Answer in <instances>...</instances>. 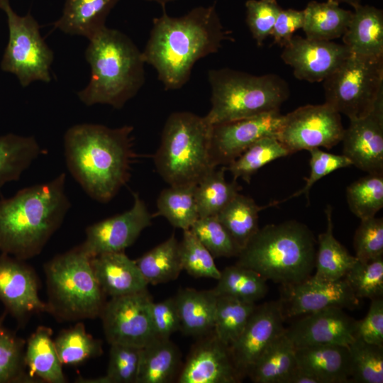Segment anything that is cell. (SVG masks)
<instances>
[{
    "mask_svg": "<svg viewBox=\"0 0 383 383\" xmlns=\"http://www.w3.org/2000/svg\"><path fill=\"white\" fill-rule=\"evenodd\" d=\"M283 383H321V382L313 374L296 366L285 378Z\"/></svg>",
    "mask_w": 383,
    "mask_h": 383,
    "instance_id": "cell-54",
    "label": "cell"
},
{
    "mask_svg": "<svg viewBox=\"0 0 383 383\" xmlns=\"http://www.w3.org/2000/svg\"><path fill=\"white\" fill-rule=\"evenodd\" d=\"M341 142L352 165L368 174H383V94L367 115L350 120Z\"/></svg>",
    "mask_w": 383,
    "mask_h": 383,
    "instance_id": "cell-18",
    "label": "cell"
},
{
    "mask_svg": "<svg viewBox=\"0 0 383 383\" xmlns=\"http://www.w3.org/2000/svg\"><path fill=\"white\" fill-rule=\"evenodd\" d=\"M126 211L95 223L86 229V239L79 246L91 258L101 254L124 252L152 223V216L138 193Z\"/></svg>",
    "mask_w": 383,
    "mask_h": 383,
    "instance_id": "cell-13",
    "label": "cell"
},
{
    "mask_svg": "<svg viewBox=\"0 0 383 383\" xmlns=\"http://www.w3.org/2000/svg\"><path fill=\"white\" fill-rule=\"evenodd\" d=\"M143 348L111 344L106 374L95 379H81L87 383H136Z\"/></svg>",
    "mask_w": 383,
    "mask_h": 383,
    "instance_id": "cell-43",
    "label": "cell"
},
{
    "mask_svg": "<svg viewBox=\"0 0 383 383\" xmlns=\"http://www.w3.org/2000/svg\"><path fill=\"white\" fill-rule=\"evenodd\" d=\"M196 184L170 185L157 199V214L165 218L174 228L189 230L199 218L196 198Z\"/></svg>",
    "mask_w": 383,
    "mask_h": 383,
    "instance_id": "cell-35",
    "label": "cell"
},
{
    "mask_svg": "<svg viewBox=\"0 0 383 383\" xmlns=\"http://www.w3.org/2000/svg\"><path fill=\"white\" fill-rule=\"evenodd\" d=\"M256 307L255 303L218 296L213 331L229 347L238 338Z\"/></svg>",
    "mask_w": 383,
    "mask_h": 383,
    "instance_id": "cell-38",
    "label": "cell"
},
{
    "mask_svg": "<svg viewBox=\"0 0 383 383\" xmlns=\"http://www.w3.org/2000/svg\"><path fill=\"white\" fill-rule=\"evenodd\" d=\"M118 0H66L62 16L54 26L63 33L90 40L104 27Z\"/></svg>",
    "mask_w": 383,
    "mask_h": 383,
    "instance_id": "cell-26",
    "label": "cell"
},
{
    "mask_svg": "<svg viewBox=\"0 0 383 383\" xmlns=\"http://www.w3.org/2000/svg\"><path fill=\"white\" fill-rule=\"evenodd\" d=\"M89 40L85 58L91 77L77 96L88 106L100 104L121 109L145 83L142 52L126 34L106 26Z\"/></svg>",
    "mask_w": 383,
    "mask_h": 383,
    "instance_id": "cell-4",
    "label": "cell"
},
{
    "mask_svg": "<svg viewBox=\"0 0 383 383\" xmlns=\"http://www.w3.org/2000/svg\"><path fill=\"white\" fill-rule=\"evenodd\" d=\"M217 280L213 289L217 296H229L255 303L268 292L265 279L255 271L238 265L225 267Z\"/></svg>",
    "mask_w": 383,
    "mask_h": 383,
    "instance_id": "cell-37",
    "label": "cell"
},
{
    "mask_svg": "<svg viewBox=\"0 0 383 383\" xmlns=\"http://www.w3.org/2000/svg\"><path fill=\"white\" fill-rule=\"evenodd\" d=\"M41 153L33 136L8 133L0 136V188L18 180Z\"/></svg>",
    "mask_w": 383,
    "mask_h": 383,
    "instance_id": "cell-33",
    "label": "cell"
},
{
    "mask_svg": "<svg viewBox=\"0 0 383 383\" xmlns=\"http://www.w3.org/2000/svg\"><path fill=\"white\" fill-rule=\"evenodd\" d=\"M282 287L279 300L285 318L331 307L354 309L360 304V299L343 278L326 281L311 275L299 283Z\"/></svg>",
    "mask_w": 383,
    "mask_h": 383,
    "instance_id": "cell-16",
    "label": "cell"
},
{
    "mask_svg": "<svg viewBox=\"0 0 383 383\" xmlns=\"http://www.w3.org/2000/svg\"><path fill=\"white\" fill-rule=\"evenodd\" d=\"M304 23V10L282 9L276 18L270 34L273 38V43L283 47L294 36L295 31L302 29Z\"/></svg>",
    "mask_w": 383,
    "mask_h": 383,
    "instance_id": "cell-53",
    "label": "cell"
},
{
    "mask_svg": "<svg viewBox=\"0 0 383 383\" xmlns=\"http://www.w3.org/2000/svg\"><path fill=\"white\" fill-rule=\"evenodd\" d=\"M304 11L306 38L321 40L342 38L353 16V11L341 8L335 0L311 1Z\"/></svg>",
    "mask_w": 383,
    "mask_h": 383,
    "instance_id": "cell-28",
    "label": "cell"
},
{
    "mask_svg": "<svg viewBox=\"0 0 383 383\" xmlns=\"http://www.w3.org/2000/svg\"><path fill=\"white\" fill-rule=\"evenodd\" d=\"M189 230L214 257L238 256L240 251L216 216L199 218Z\"/></svg>",
    "mask_w": 383,
    "mask_h": 383,
    "instance_id": "cell-46",
    "label": "cell"
},
{
    "mask_svg": "<svg viewBox=\"0 0 383 383\" xmlns=\"http://www.w3.org/2000/svg\"><path fill=\"white\" fill-rule=\"evenodd\" d=\"M51 329L40 326L28 340L24 354V363L31 374L50 383L66 382L55 343L51 338Z\"/></svg>",
    "mask_w": 383,
    "mask_h": 383,
    "instance_id": "cell-31",
    "label": "cell"
},
{
    "mask_svg": "<svg viewBox=\"0 0 383 383\" xmlns=\"http://www.w3.org/2000/svg\"><path fill=\"white\" fill-rule=\"evenodd\" d=\"M180 359L178 348L170 338H154L143 348L136 383L170 382Z\"/></svg>",
    "mask_w": 383,
    "mask_h": 383,
    "instance_id": "cell-29",
    "label": "cell"
},
{
    "mask_svg": "<svg viewBox=\"0 0 383 383\" xmlns=\"http://www.w3.org/2000/svg\"><path fill=\"white\" fill-rule=\"evenodd\" d=\"M54 343L62 365H76L102 353L101 342L88 334L82 323L62 331Z\"/></svg>",
    "mask_w": 383,
    "mask_h": 383,
    "instance_id": "cell-42",
    "label": "cell"
},
{
    "mask_svg": "<svg viewBox=\"0 0 383 383\" xmlns=\"http://www.w3.org/2000/svg\"><path fill=\"white\" fill-rule=\"evenodd\" d=\"M296 366L295 346L284 331L264 351L248 375L255 383H283Z\"/></svg>",
    "mask_w": 383,
    "mask_h": 383,
    "instance_id": "cell-30",
    "label": "cell"
},
{
    "mask_svg": "<svg viewBox=\"0 0 383 383\" xmlns=\"http://www.w3.org/2000/svg\"><path fill=\"white\" fill-rule=\"evenodd\" d=\"M316 243L312 231L297 221L268 224L240 250L235 265L282 286L295 284L311 275Z\"/></svg>",
    "mask_w": 383,
    "mask_h": 383,
    "instance_id": "cell-5",
    "label": "cell"
},
{
    "mask_svg": "<svg viewBox=\"0 0 383 383\" xmlns=\"http://www.w3.org/2000/svg\"><path fill=\"white\" fill-rule=\"evenodd\" d=\"M246 23L258 46L270 36L276 18L282 9L277 0H248Z\"/></svg>",
    "mask_w": 383,
    "mask_h": 383,
    "instance_id": "cell-47",
    "label": "cell"
},
{
    "mask_svg": "<svg viewBox=\"0 0 383 383\" xmlns=\"http://www.w3.org/2000/svg\"><path fill=\"white\" fill-rule=\"evenodd\" d=\"M20 260L4 252L0 256V299L18 318L48 311L39 298L35 273Z\"/></svg>",
    "mask_w": 383,
    "mask_h": 383,
    "instance_id": "cell-21",
    "label": "cell"
},
{
    "mask_svg": "<svg viewBox=\"0 0 383 383\" xmlns=\"http://www.w3.org/2000/svg\"><path fill=\"white\" fill-rule=\"evenodd\" d=\"M296 365L318 379L321 383L350 382L348 347L317 344L295 347Z\"/></svg>",
    "mask_w": 383,
    "mask_h": 383,
    "instance_id": "cell-23",
    "label": "cell"
},
{
    "mask_svg": "<svg viewBox=\"0 0 383 383\" xmlns=\"http://www.w3.org/2000/svg\"><path fill=\"white\" fill-rule=\"evenodd\" d=\"M212 127L192 112L169 116L154 155L157 172L169 185L196 184L216 168L210 152Z\"/></svg>",
    "mask_w": 383,
    "mask_h": 383,
    "instance_id": "cell-6",
    "label": "cell"
},
{
    "mask_svg": "<svg viewBox=\"0 0 383 383\" xmlns=\"http://www.w3.org/2000/svg\"><path fill=\"white\" fill-rule=\"evenodd\" d=\"M280 300L256 306L238 338L230 346L234 365L243 378L270 344L285 331Z\"/></svg>",
    "mask_w": 383,
    "mask_h": 383,
    "instance_id": "cell-15",
    "label": "cell"
},
{
    "mask_svg": "<svg viewBox=\"0 0 383 383\" xmlns=\"http://www.w3.org/2000/svg\"><path fill=\"white\" fill-rule=\"evenodd\" d=\"M147 1H155L156 3L161 4L162 6H165L167 3L172 2L177 0H147Z\"/></svg>",
    "mask_w": 383,
    "mask_h": 383,
    "instance_id": "cell-56",
    "label": "cell"
},
{
    "mask_svg": "<svg viewBox=\"0 0 383 383\" xmlns=\"http://www.w3.org/2000/svg\"><path fill=\"white\" fill-rule=\"evenodd\" d=\"M179 253L182 269L191 276L215 279L220 277L221 270L214 257L189 229L183 231Z\"/></svg>",
    "mask_w": 383,
    "mask_h": 383,
    "instance_id": "cell-44",
    "label": "cell"
},
{
    "mask_svg": "<svg viewBox=\"0 0 383 383\" xmlns=\"http://www.w3.org/2000/svg\"><path fill=\"white\" fill-rule=\"evenodd\" d=\"M360 221L353 239L355 257L362 262L383 257V219L374 216Z\"/></svg>",
    "mask_w": 383,
    "mask_h": 383,
    "instance_id": "cell-48",
    "label": "cell"
},
{
    "mask_svg": "<svg viewBox=\"0 0 383 383\" xmlns=\"http://www.w3.org/2000/svg\"><path fill=\"white\" fill-rule=\"evenodd\" d=\"M283 121L284 115L274 111L213 125L210 146L213 165L227 167L260 138L277 137Z\"/></svg>",
    "mask_w": 383,
    "mask_h": 383,
    "instance_id": "cell-14",
    "label": "cell"
},
{
    "mask_svg": "<svg viewBox=\"0 0 383 383\" xmlns=\"http://www.w3.org/2000/svg\"><path fill=\"white\" fill-rule=\"evenodd\" d=\"M150 316L155 338H170L180 328L179 318L174 298L150 304Z\"/></svg>",
    "mask_w": 383,
    "mask_h": 383,
    "instance_id": "cell-51",
    "label": "cell"
},
{
    "mask_svg": "<svg viewBox=\"0 0 383 383\" xmlns=\"http://www.w3.org/2000/svg\"><path fill=\"white\" fill-rule=\"evenodd\" d=\"M135 261L148 284L174 280L183 270L179 242L174 234Z\"/></svg>",
    "mask_w": 383,
    "mask_h": 383,
    "instance_id": "cell-32",
    "label": "cell"
},
{
    "mask_svg": "<svg viewBox=\"0 0 383 383\" xmlns=\"http://www.w3.org/2000/svg\"><path fill=\"white\" fill-rule=\"evenodd\" d=\"M66 175L0 200V250L19 260L38 255L60 227L71 204Z\"/></svg>",
    "mask_w": 383,
    "mask_h": 383,
    "instance_id": "cell-3",
    "label": "cell"
},
{
    "mask_svg": "<svg viewBox=\"0 0 383 383\" xmlns=\"http://www.w3.org/2000/svg\"><path fill=\"white\" fill-rule=\"evenodd\" d=\"M355 338L366 343L383 346V299L371 300L367 315L357 321Z\"/></svg>",
    "mask_w": 383,
    "mask_h": 383,
    "instance_id": "cell-52",
    "label": "cell"
},
{
    "mask_svg": "<svg viewBox=\"0 0 383 383\" xmlns=\"http://www.w3.org/2000/svg\"><path fill=\"white\" fill-rule=\"evenodd\" d=\"M214 5L198 6L179 17L165 11L155 18L142 51L167 90L182 88L200 59L216 53L228 39Z\"/></svg>",
    "mask_w": 383,
    "mask_h": 383,
    "instance_id": "cell-1",
    "label": "cell"
},
{
    "mask_svg": "<svg viewBox=\"0 0 383 383\" xmlns=\"http://www.w3.org/2000/svg\"><path fill=\"white\" fill-rule=\"evenodd\" d=\"M289 155V152L277 137L267 136L249 146L226 170L231 173L233 180L241 178L250 183L252 176L261 167Z\"/></svg>",
    "mask_w": 383,
    "mask_h": 383,
    "instance_id": "cell-39",
    "label": "cell"
},
{
    "mask_svg": "<svg viewBox=\"0 0 383 383\" xmlns=\"http://www.w3.org/2000/svg\"><path fill=\"white\" fill-rule=\"evenodd\" d=\"M151 301L147 290L111 297L100 314L108 343L143 348L155 338L150 316Z\"/></svg>",
    "mask_w": 383,
    "mask_h": 383,
    "instance_id": "cell-12",
    "label": "cell"
},
{
    "mask_svg": "<svg viewBox=\"0 0 383 383\" xmlns=\"http://www.w3.org/2000/svg\"><path fill=\"white\" fill-rule=\"evenodd\" d=\"M90 261L104 294L116 297L147 290L148 284L135 261L124 252L101 254L90 258Z\"/></svg>",
    "mask_w": 383,
    "mask_h": 383,
    "instance_id": "cell-22",
    "label": "cell"
},
{
    "mask_svg": "<svg viewBox=\"0 0 383 383\" xmlns=\"http://www.w3.org/2000/svg\"><path fill=\"white\" fill-rule=\"evenodd\" d=\"M310 152V174L306 179L304 187L289 196L281 201H273L274 206L289 199L305 194L309 199V193L313 185L323 177L331 172L352 165L350 160L343 155H335L324 152L319 148L308 150Z\"/></svg>",
    "mask_w": 383,
    "mask_h": 383,
    "instance_id": "cell-49",
    "label": "cell"
},
{
    "mask_svg": "<svg viewBox=\"0 0 383 383\" xmlns=\"http://www.w3.org/2000/svg\"><path fill=\"white\" fill-rule=\"evenodd\" d=\"M49 302L48 311L65 320L100 316L102 292L90 257L79 246L54 257L45 266Z\"/></svg>",
    "mask_w": 383,
    "mask_h": 383,
    "instance_id": "cell-8",
    "label": "cell"
},
{
    "mask_svg": "<svg viewBox=\"0 0 383 383\" xmlns=\"http://www.w3.org/2000/svg\"><path fill=\"white\" fill-rule=\"evenodd\" d=\"M341 116L331 106L307 104L284 115L277 139L290 154L302 150L331 149L341 142Z\"/></svg>",
    "mask_w": 383,
    "mask_h": 383,
    "instance_id": "cell-11",
    "label": "cell"
},
{
    "mask_svg": "<svg viewBox=\"0 0 383 383\" xmlns=\"http://www.w3.org/2000/svg\"><path fill=\"white\" fill-rule=\"evenodd\" d=\"M133 127L111 128L96 123L70 127L64 135L69 172L93 199L107 203L130 177Z\"/></svg>",
    "mask_w": 383,
    "mask_h": 383,
    "instance_id": "cell-2",
    "label": "cell"
},
{
    "mask_svg": "<svg viewBox=\"0 0 383 383\" xmlns=\"http://www.w3.org/2000/svg\"><path fill=\"white\" fill-rule=\"evenodd\" d=\"M282 61L293 69L299 80L324 81L350 55L343 44L294 35L283 47Z\"/></svg>",
    "mask_w": 383,
    "mask_h": 383,
    "instance_id": "cell-17",
    "label": "cell"
},
{
    "mask_svg": "<svg viewBox=\"0 0 383 383\" xmlns=\"http://www.w3.org/2000/svg\"><path fill=\"white\" fill-rule=\"evenodd\" d=\"M323 87L324 103L350 120L363 117L383 94V57L351 53Z\"/></svg>",
    "mask_w": 383,
    "mask_h": 383,
    "instance_id": "cell-9",
    "label": "cell"
},
{
    "mask_svg": "<svg viewBox=\"0 0 383 383\" xmlns=\"http://www.w3.org/2000/svg\"><path fill=\"white\" fill-rule=\"evenodd\" d=\"M226 170L225 166L217 167L196 184L199 218L217 216L241 189L236 180L226 181Z\"/></svg>",
    "mask_w": 383,
    "mask_h": 383,
    "instance_id": "cell-36",
    "label": "cell"
},
{
    "mask_svg": "<svg viewBox=\"0 0 383 383\" xmlns=\"http://www.w3.org/2000/svg\"><path fill=\"white\" fill-rule=\"evenodd\" d=\"M7 17L9 40L1 69L14 74L23 87L35 81L48 83L54 53L40 35V26L30 15H18L9 0H0Z\"/></svg>",
    "mask_w": 383,
    "mask_h": 383,
    "instance_id": "cell-10",
    "label": "cell"
},
{
    "mask_svg": "<svg viewBox=\"0 0 383 383\" xmlns=\"http://www.w3.org/2000/svg\"><path fill=\"white\" fill-rule=\"evenodd\" d=\"M343 279L360 299L383 296V257L362 262L357 260Z\"/></svg>",
    "mask_w": 383,
    "mask_h": 383,
    "instance_id": "cell-45",
    "label": "cell"
},
{
    "mask_svg": "<svg viewBox=\"0 0 383 383\" xmlns=\"http://www.w3.org/2000/svg\"><path fill=\"white\" fill-rule=\"evenodd\" d=\"M338 2H345L348 4H349L350 6H353V9L357 7L358 6H360L361 4H360V1L361 0H335Z\"/></svg>",
    "mask_w": 383,
    "mask_h": 383,
    "instance_id": "cell-55",
    "label": "cell"
},
{
    "mask_svg": "<svg viewBox=\"0 0 383 383\" xmlns=\"http://www.w3.org/2000/svg\"><path fill=\"white\" fill-rule=\"evenodd\" d=\"M208 81L211 106L204 116L212 126L279 111L290 94L287 82L275 74L213 69L208 71Z\"/></svg>",
    "mask_w": 383,
    "mask_h": 383,
    "instance_id": "cell-7",
    "label": "cell"
},
{
    "mask_svg": "<svg viewBox=\"0 0 383 383\" xmlns=\"http://www.w3.org/2000/svg\"><path fill=\"white\" fill-rule=\"evenodd\" d=\"M325 213L327 227L318 237L316 272L313 277L320 280L334 281L343 278L357 259L334 237L331 205L326 206Z\"/></svg>",
    "mask_w": 383,
    "mask_h": 383,
    "instance_id": "cell-27",
    "label": "cell"
},
{
    "mask_svg": "<svg viewBox=\"0 0 383 383\" xmlns=\"http://www.w3.org/2000/svg\"><path fill=\"white\" fill-rule=\"evenodd\" d=\"M182 367L179 383H235L241 380L230 350L213 333L199 337Z\"/></svg>",
    "mask_w": 383,
    "mask_h": 383,
    "instance_id": "cell-19",
    "label": "cell"
},
{
    "mask_svg": "<svg viewBox=\"0 0 383 383\" xmlns=\"http://www.w3.org/2000/svg\"><path fill=\"white\" fill-rule=\"evenodd\" d=\"M350 211L360 220L374 217L383 207V174H368L346 189Z\"/></svg>",
    "mask_w": 383,
    "mask_h": 383,
    "instance_id": "cell-40",
    "label": "cell"
},
{
    "mask_svg": "<svg viewBox=\"0 0 383 383\" xmlns=\"http://www.w3.org/2000/svg\"><path fill=\"white\" fill-rule=\"evenodd\" d=\"M270 206H259L252 198L238 193L216 216L241 250L260 228L259 212Z\"/></svg>",
    "mask_w": 383,
    "mask_h": 383,
    "instance_id": "cell-34",
    "label": "cell"
},
{
    "mask_svg": "<svg viewBox=\"0 0 383 383\" xmlns=\"http://www.w3.org/2000/svg\"><path fill=\"white\" fill-rule=\"evenodd\" d=\"M352 54L372 57H383V11L374 6L360 5L342 36Z\"/></svg>",
    "mask_w": 383,
    "mask_h": 383,
    "instance_id": "cell-24",
    "label": "cell"
},
{
    "mask_svg": "<svg viewBox=\"0 0 383 383\" xmlns=\"http://www.w3.org/2000/svg\"><path fill=\"white\" fill-rule=\"evenodd\" d=\"M23 342L0 325V382L23 377Z\"/></svg>",
    "mask_w": 383,
    "mask_h": 383,
    "instance_id": "cell-50",
    "label": "cell"
},
{
    "mask_svg": "<svg viewBox=\"0 0 383 383\" xmlns=\"http://www.w3.org/2000/svg\"><path fill=\"white\" fill-rule=\"evenodd\" d=\"M185 335L201 337L211 332L218 296L213 289H181L173 297Z\"/></svg>",
    "mask_w": 383,
    "mask_h": 383,
    "instance_id": "cell-25",
    "label": "cell"
},
{
    "mask_svg": "<svg viewBox=\"0 0 383 383\" xmlns=\"http://www.w3.org/2000/svg\"><path fill=\"white\" fill-rule=\"evenodd\" d=\"M357 320L331 307L304 316L285 330L295 347L317 344L348 346L355 340Z\"/></svg>",
    "mask_w": 383,
    "mask_h": 383,
    "instance_id": "cell-20",
    "label": "cell"
},
{
    "mask_svg": "<svg viewBox=\"0 0 383 383\" xmlns=\"http://www.w3.org/2000/svg\"><path fill=\"white\" fill-rule=\"evenodd\" d=\"M348 347L350 382L382 383L383 346L355 338Z\"/></svg>",
    "mask_w": 383,
    "mask_h": 383,
    "instance_id": "cell-41",
    "label": "cell"
}]
</instances>
